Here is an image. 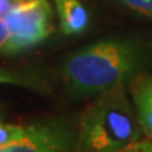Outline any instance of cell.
Listing matches in <instances>:
<instances>
[{"mask_svg": "<svg viewBox=\"0 0 152 152\" xmlns=\"http://www.w3.org/2000/svg\"><path fill=\"white\" fill-rule=\"evenodd\" d=\"M142 64L141 45L130 39H104L72 54L62 75L76 94H99L130 82Z\"/></svg>", "mask_w": 152, "mask_h": 152, "instance_id": "cell-1", "label": "cell"}, {"mask_svg": "<svg viewBox=\"0 0 152 152\" xmlns=\"http://www.w3.org/2000/svg\"><path fill=\"white\" fill-rule=\"evenodd\" d=\"M144 132L125 85L99 93L82 111L76 130V152H121Z\"/></svg>", "mask_w": 152, "mask_h": 152, "instance_id": "cell-2", "label": "cell"}, {"mask_svg": "<svg viewBox=\"0 0 152 152\" xmlns=\"http://www.w3.org/2000/svg\"><path fill=\"white\" fill-rule=\"evenodd\" d=\"M4 20L11 34L9 52L31 48L54 30L52 10L47 0H13Z\"/></svg>", "mask_w": 152, "mask_h": 152, "instance_id": "cell-3", "label": "cell"}, {"mask_svg": "<svg viewBox=\"0 0 152 152\" xmlns=\"http://www.w3.org/2000/svg\"><path fill=\"white\" fill-rule=\"evenodd\" d=\"M0 152H76V131L62 121L38 123Z\"/></svg>", "mask_w": 152, "mask_h": 152, "instance_id": "cell-4", "label": "cell"}, {"mask_svg": "<svg viewBox=\"0 0 152 152\" xmlns=\"http://www.w3.org/2000/svg\"><path fill=\"white\" fill-rule=\"evenodd\" d=\"M128 90L142 132L152 138V75L138 72L130 79Z\"/></svg>", "mask_w": 152, "mask_h": 152, "instance_id": "cell-5", "label": "cell"}, {"mask_svg": "<svg viewBox=\"0 0 152 152\" xmlns=\"http://www.w3.org/2000/svg\"><path fill=\"white\" fill-rule=\"evenodd\" d=\"M59 26L66 35L83 33L89 24V13L80 0H54Z\"/></svg>", "mask_w": 152, "mask_h": 152, "instance_id": "cell-6", "label": "cell"}, {"mask_svg": "<svg viewBox=\"0 0 152 152\" xmlns=\"http://www.w3.org/2000/svg\"><path fill=\"white\" fill-rule=\"evenodd\" d=\"M27 127L16 124H4L0 123V147H6L11 142L17 141L26 134Z\"/></svg>", "mask_w": 152, "mask_h": 152, "instance_id": "cell-7", "label": "cell"}, {"mask_svg": "<svg viewBox=\"0 0 152 152\" xmlns=\"http://www.w3.org/2000/svg\"><path fill=\"white\" fill-rule=\"evenodd\" d=\"M113 1L128 9L132 13L152 18V0H113Z\"/></svg>", "mask_w": 152, "mask_h": 152, "instance_id": "cell-8", "label": "cell"}, {"mask_svg": "<svg viewBox=\"0 0 152 152\" xmlns=\"http://www.w3.org/2000/svg\"><path fill=\"white\" fill-rule=\"evenodd\" d=\"M10 30L6 23L4 17L0 16V52H9V47H10Z\"/></svg>", "mask_w": 152, "mask_h": 152, "instance_id": "cell-9", "label": "cell"}, {"mask_svg": "<svg viewBox=\"0 0 152 152\" xmlns=\"http://www.w3.org/2000/svg\"><path fill=\"white\" fill-rule=\"evenodd\" d=\"M121 152H152V138H140L138 141L124 148Z\"/></svg>", "mask_w": 152, "mask_h": 152, "instance_id": "cell-10", "label": "cell"}, {"mask_svg": "<svg viewBox=\"0 0 152 152\" xmlns=\"http://www.w3.org/2000/svg\"><path fill=\"white\" fill-rule=\"evenodd\" d=\"M0 83H17V85L21 83V85H24L26 82H23V79H18L17 76L11 75L9 72L0 69Z\"/></svg>", "mask_w": 152, "mask_h": 152, "instance_id": "cell-11", "label": "cell"}, {"mask_svg": "<svg viewBox=\"0 0 152 152\" xmlns=\"http://www.w3.org/2000/svg\"><path fill=\"white\" fill-rule=\"evenodd\" d=\"M13 0H0V16L4 17L11 9Z\"/></svg>", "mask_w": 152, "mask_h": 152, "instance_id": "cell-12", "label": "cell"}]
</instances>
